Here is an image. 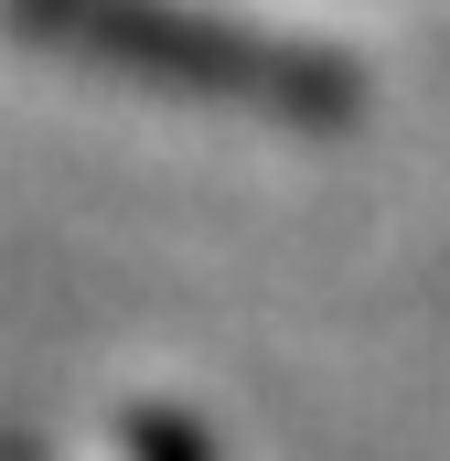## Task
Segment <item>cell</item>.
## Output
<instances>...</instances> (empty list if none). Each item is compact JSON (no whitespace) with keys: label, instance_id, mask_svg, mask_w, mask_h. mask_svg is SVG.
Returning a JSON list of instances; mask_svg holds the SVG:
<instances>
[{"label":"cell","instance_id":"6da1fadb","mask_svg":"<svg viewBox=\"0 0 450 461\" xmlns=\"http://www.w3.org/2000/svg\"><path fill=\"white\" fill-rule=\"evenodd\" d=\"M0 22L32 54H65L118 86H161V97H204V108H247L268 129H311L333 140L364 118V76L343 54L279 43L236 11H194V0H0Z\"/></svg>","mask_w":450,"mask_h":461}]
</instances>
